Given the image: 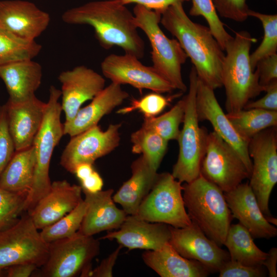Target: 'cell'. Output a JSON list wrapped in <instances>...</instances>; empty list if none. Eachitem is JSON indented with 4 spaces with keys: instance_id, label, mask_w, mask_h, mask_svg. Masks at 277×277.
Segmentation results:
<instances>
[{
    "instance_id": "6da1fadb",
    "label": "cell",
    "mask_w": 277,
    "mask_h": 277,
    "mask_svg": "<svg viewBox=\"0 0 277 277\" xmlns=\"http://www.w3.org/2000/svg\"><path fill=\"white\" fill-rule=\"evenodd\" d=\"M133 14L117 0L88 2L68 9L62 20L71 25H87L93 28L100 45L105 49L121 48L125 53L140 59L145 44L137 32Z\"/></svg>"
},
{
    "instance_id": "7a4b0ae2",
    "label": "cell",
    "mask_w": 277,
    "mask_h": 277,
    "mask_svg": "<svg viewBox=\"0 0 277 277\" xmlns=\"http://www.w3.org/2000/svg\"><path fill=\"white\" fill-rule=\"evenodd\" d=\"M160 23L176 37L198 78L213 90L221 87L224 51L209 28L192 21L181 2L166 8L162 13Z\"/></svg>"
},
{
    "instance_id": "3957f363",
    "label": "cell",
    "mask_w": 277,
    "mask_h": 277,
    "mask_svg": "<svg viewBox=\"0 0 277 277\" xmlns=\"http://www.w3.org/2000/svg\"><path fill=\"white\" fill-rule=\"evenodd\" d=\"M256 39L247 31L236 32L226 44L221 78L225 90V109L228 112L244 109L250 100L264 91L257 71L250 62V50Z\"/></svg>"
},
{
    "instance_id": "277c9868",
    "label": "cell",
    "mask_w": 277,
    "mask_h": 277,
    "mask_svg": "<svg viewBox=\"0 0 277 277\" xmlns=\"http://www.w3.org/2000/svg\"><path fill=\"white\" fill-rule=\"evenodd\" d=\"M183 186L184 205L191 222L218 245H223L233 219L224 192L201 173Z\"/></svg>"
},
{
    "instance_id": "5b68a950",
    "label": "cell",
    "mask_w": 277,
    "mask_h": 277,
    "mask_svg": "<svg viewBox=\"0 0 277 277\" xmlns=\"http://www.w3.org/2000/svg\"><path fill=\"white\" fill-rule=\"evenodd\" d=\"M61 96V90L51 86L43 123L33 144L35 158L33 182L25 201L24 212L31 211L51 188L50 161L54 148L64 135L61 121L62 109L58 102Z\"/></svg>"
},
{
    "instance_id": "8992f818",
    "label": "cell",
    "mask_w": 277,
    "mask_h": 277,
    "mask_svg": "<svg viewBox=\"0 0 277 277\" xmlns=\"http://www.w3.org/2000/svg\"><path fill=\"white\" fill-rule=\"evenodd\" d=\"M134 23L146 34L151 47L152 67L174 88L187 90L182 75V66L188 58L176 39L168 38L160 27L161 13L136 5Z\"/></svg>"
},
{
    "instance_id": "52a82bcc",
    "label": "cell",
    "mask_w": 277,
    "mask_h": 277,
    "mask_svg": "<svg viewBox=\"0 0 277 277\" xmlns=\"http://www.w3.org/2000/svg\"><path fill=\"white\" fill-rule=\"evenodd\" d=\"M188 93L184 97L185 113L183 126L177 138L179 152L173 166L172 175L181 183H188L200 175L204 156L208 132L199 125L195 106L198 76L195 68L191 69Z\"/></svg>"
},
{
    "instance_id": "ba28073f",
    "label": "cell",
    "mask_w": 277,
    "mask_h": 277,
    "mask_svg": "<svg viewBox=\"0 0 277 277\" xmlns=\"http://www.w3.org/2000/svg\"><path fill=\"white\" fill-rule=\"evenodd\" d=\"M100 251L98 240L77 231L71 236L49 243L47 260L35 276H89L91 262Z\"/></svg>"
},
{
    "instance_id": "9c48e42d",
    "label": "cell",
    "mask_w": 277,
    "mask_h": 277,
    "mask_svg": "<svg viewBox=\"0 0 277 277\" xmlns=\"http://www.w3.org/2000/svg\"><path fill=\"white\" fill-rule=\"evenodd\" d=\"M38 230L27 212L0 230V270L18 264H32L38 268L45 263L49 243Z\"/></svg>"
},
{
    "instance_id": "30bf717a",
    "label": "cell",
    "mask_w": 277,
    "mask_h": 277,
    "mask_svg": "<svg viewBox=\"0 0 277 277\" xmlns=\"http://www.w3.org/2000/svg\"><path fill=\"white\" fill-rule=\"evenodd\" d=\"M183 190L182 183L171 173H158L136 215L148 222L164 223L174 228L190 225L192 222L184 205Z\"/></svg>"
},
{
    "instance_id": "8fae6325",
    "label": "cell",
    "mask_w": 277,
    "mask_h": 277,
    "mask_svg": "<svg viewBox=\"0 0 277 277\" xmlns=\"http://www.w3.org/2000/svg\"><path fill=\"white\" fill-rule=\"evenodd\" d=\"M248 151L252 162L249 185L264 215L272 216L269 201L277 183L276 127L266 129L252 137L248 144Z\"/></svg>"
},
{
    "instance_id": "7c38bea8",
    "label": "cell",
    "mask_w": 277,
    "mask_h": 277,
    "mask_svg": "<svg viewBox=\"0 0 277 277\" xmlns=\"http://www.w3.org/2000/svg\"><path fill=\"white\" fill-rule=\"evenodd\" d=\"M200 173L224 193L234 189L250 177L238 153L214 131L207 135Z\"/></svg>"
},
{
    "instance_id": "4fadbf2b",
    "label": "cell",
    "mask_w": 277,
    "mask_h": 277,
    "mask_svg": "<svg viewBox=\"0 0 277 277\" xmlns=\"http://www.w3.org/2000/svg\"><path fill=\"white\" fill-rule=\"evenodd\" d=\"M121 126L122 123L110 124L104 131L96 125L71 137L62 153L60 165L74 174L78 164H93L96 160L109 154L118 146Z\"/></svg>"
},
{
    "instance_id": "5bb4252c",
    "label": "cell",
    "mask_w": 277,
    "mask_h": 277,
    "mask_svg": "<svg viewBox=\"0 0 277 277\" xmlns=\"http://www.w3.org/2000/svg\"><path fill=\"white\" fill-rule=\"evenodd\" d=\"M136 56L125 53L110 54L102 62L103 75L111 83L120 85L128 84L141 92L144 89L163 93L174 90L152 66L143 65Z\"/></svg>"
},
{
    "instance_id": "9a60e30c",
    "label": "cell",
    "mask_w": 277,
    "mask_h": 277,
    "mask_svg": "<svg viewBox=\"0 0 277 277\" xmlns=\"http://www.w3.org/2000/svg\"><path fill=\"white\" fill-rule=\"evenodd\" d=\"M170 244L182 256L197 261L209 272H219L230 260L228 252L209 238L194 223L186 227L171 226Z\"/></svg>"
},
{
    "instance_id": "2e32d148",
    "label": "cell",
    "mask_w": 277,
    "mask_h": 277,
    "mask_svg": "<svg viewBox=\"0 0 277 277\" xmlns=\"http://www.w3.org/2000/svg\"><path fill=\"white\" fill-rule=\"evenodd\" d=\"M195 106L199 121H208L214 131L238 153L251 173L252 162L248 151V144L237 133L221 107L214 90L198 78Z\"/></svg>"
},
{
    "instance_id": "e0dca14e",
    "label": "cell",
    "mask_w": 277,
    "mask_h": 277,
    "mask_svg": "<svg viewBox=\"0 0 277 277\" xmlns=\"http://www.w3.org/2000/svg\"><path fill=\"white\" fill-rule=\"evenodd\" d=\"M58 79L62 84L61 106L65 122L71 120L83 103L91 100L105 85L103 76L83 65L62 72Z\"/></svg>"
},
{
    "instance_id": "ac0fdd59",
    "label": "cell",
    "mask_w": 277,
    "mask_h": 277,
    "mask_svg": "<svg viewBox=\"0 0 277 277\" xmlns=\"http://www.w3.org/2000/svg\"><path fill=\"white\" fill-rule=\"evenodd\" d=\"M171 226L143 220L136 215H127L119 228L109 231L101 238L115 240L120 246L129 250H154L169 243Z\"/></svg>"
},
{
    "instance_id": "d6986e66",
    "label": "cell",
    "mask_w": 277,
    "mask_h": 277,
    "mask_svg": "<svg viewBox=\"0 0 277 277\" xmlns=\"http://www.w3.org/2000/svg\"><path fill=\"white\" fill-rule=\"evenodd\" d=\"M50 21L49 14L31 2L0 1V26L22 38L35 41Z\"/></svg>"
},
{
    "instance_id": "ffe728a7",
    "label": "cell",
    "mask_w": 277,
    "mask_h": 277,
    "mask_svg": "<svg viewBox=\"0 0 277 277\" xmlns=\"http://www.w3.org/2000/svg\"><path fill=\"white\" fill-rule=\"evenodd\" d=\"M224 195L232 217L252 238L269 239L277 235L276 228L267 221L248 182L241 183Z\"/></svg>"
},
{
    "instance_id": "44dd1931",
    "label": "cell",
    "mask_w": 277,
    "mask_h": 277,
    "mask_svg": "<svg viewBox=\"0 0 277 277\" xmlns=\"http://www.w3.org/2000/svg\"><path fill=\"white\" fill-rule=\"evenodd\" d=\"M81 186L65 180L54 181L49 192L28 213L35 227L41 230L71 211L83 199Z\"/></svg>"
},
{
    "instance_id": "7402d4cb",
    "label": "cell",
    "mask_w": 277,
    "mask_h": 277,
    "mask_svg": "<svg viewBox=\"0 0 277 277\" xmlns=\"http://www.w3.org/2000/svg\"><path fill=\"white\" fill-rule=\"evenodd\" d=\"M5 106L9 130L15 150L32 146L43 123L46 103L34 95L20 103L7 101Z\"/></svg>"
},
{
    "instance_id": "603a6c76",
    "label": "cell",
    "mask_w": 277,
    "mask_h": 277,
    "mask_svg": "<svg viewBox=\"0 0 277 277\" xmlns=\"http://www.w3.org/2000/svg\"><path fill=\"white\" fill-rule=\"evenodd\" d=\"M87 209L81 226L80 233L94 235L104 231H111L120 228L127 214L118 208L114 202L113 189L101 190L95 193L83 191Z\"/></svg>"
},
{
    "instance_id": "cb8c5ba5",
    "label": "cell",
    "mask_w": 277,
    "mask_h": 277,
    "mask_svg": "<svg viewBox=\"0 0 277 277\" xmlns=\"http://www.w3.org/2000/svg\"><path fill=\"white\" fill-rule=\"evenodd\" d=\"M129 97L121 85L111 83L97 93L75 116L63 124L64 135L71 137L97 125L103 117L110 113Z\"/></svg>"
},
{
    "instance_id": "d4e9b609",
    "label": "cell",
    "mask_w": 277,
    "mask_h": 277,
    "mask_svg": "<svg viewBox=\"0 0 277 277\" xmlns=\"http://www.w3.org/2000/svg\"><path fill=\"white\" fill-rule=\"evenodd\" d=\"M42 77L41 65L32 60H24L0 65V78L9 94L8 102L17 103L35 95Z\"/></svg>"
},
{
    "instance_id": "484cf974",
    "label": "cell",
    "mask_w": 277,
    "mask_h": 277,
    "mask_svg": "<svg viewBox=\"0 0 277 277\" xmlns=\"http://www.w3.org/2000/svg\"><path fill=\"white\" fill-rule=\"evenodd\" d=\"M131 169V177L122 184L112 198L127 215H136L140 204L150 191L158 173L142 155L132 163Z\"/></svg>"
},
{
    "instance_id": "4316f807",
    "label": "cell",
    "mask_w": 277,
    "mask_h": 277,
    "mask_svg": "<svg viewBox=\"0 0 277 277\" xmlns=\"http://www.w3.org/2000/svg\"><path fill=\"white\" fill-rule=\"evenodd\" d=\"M144 263L161 277H205L209 271L196 261L180 255L170 244L154 250H145Z\"/></svg>"
},
{
    "instance_id": "83f0119b",
    "label": "cell",
    "mask_w": 277,
    "mask_h": 277,
    "mask_svg": "<svg viewBox=\"0 0 277 277\" xmlns=\"http://www.w3.org/2000/svg\"><path fill=\"white\" fill-rule=\"evenodd\" d=\"M35 164L33 145L16 151L0 176V188L28 194L33 182Z\"/></svg>"
},
{
    "instance_id": "f1b7e54d",
    "label": "cell",
    "mask_w": 277,
    "mask_h": 277,
    "mask_svg": "<svg viewBox=\"0 0 277 277\" xmlns=\"http://www.w3.org/2000/svg\"><path fill=\"white\" fill-rule=\"evenodd\" d=\"M230 260L250 266H261L268 256L254 243L249 231L241 224L230 225L224 244Z\"/></svg>"
},
{
    "instance_id": "f546056e",
    "label": "cell",
    "mask_w": 277,
    "mask_h": 277,
    "mask_svg": "<svg viewBox=\"0 0 277 277\" xmlns=\"http://www.w3.org/2000/svg\"><path fill=\"white\" fill-rule=\"evenodd\" d=\"M226 115L237 133L247 143L260 132L277 126L275 111L243 109Z\"/></svg>"
},
{
    "instance_id": "4dcf8cb0",
    "label": "cell",
    "mask_w": 277,
    "mask_h": 277,
    "mask_svg": "<svg viewBox=\"0 0 277 277\" xmlns=\"http://www.w3.org/2000/svg\"><path fill=\"white\" fill-rule=\"evenodd\" d=\"M132 152L141 154L157 170L166 152L168 141L152 129L142 126L130 135Z\"/></svg>"
},
{
    "instance_id": "1f68e13d",
    "label": "cell",
    "mask_w": 277,
    "mask_h": 277,
    "mask_svg": "<svg viewBox=\"0 0 277 277\" xmlns=\"http://www.w3.org/2000/svg\"><path fill=\"white\" fill-rule=\"evenodd\" d=\"M41 49V45L35 41L22 38L0 26V65L32 60Z\"/></svg>"
},
{
    "instance_id": "d6a6232c",
    "label": "cell",
    "mask_w": 277,
    "mask_h": 277,
    "mask_svg": "<svg viewBox=\"0 0 277 277\" xmlns=\"http://www.w3.org/2000/svg\"><path fill=\"white\" fill-rule=\"evenodd\" d=\"M185 113L184 97L179 101L168 111L153 117H144L142 126L154 131L166 140H177Z\"/></svg>"
},
{
    "instance_id": "836d02e7",
    "label": "cell",
    "mask_w": 277,
    "mask_h": 277,
    "mask_svg": "<svg viewBox=\"0 0 277 277\" xmlns=\"http://www.w3.org/2000/svg\"><path fill=\"white\" fill-rule=\"evenodd\" d=\"M86 209L87 204L83 199L71 211L41 229L42 238L46 242L50 243L73 235L81 226Z\"/></svg>"
},
{
    "instance_id": "e575fe53",
    "label": "cell",
    "mask_w": 277,
    "mask_h": 277,
    "mask_svg": "<svg viewBox=\"0 0 277 277\" xmlns=\"http://www.w3.org/2000/svg\"><path fill=\"white\" fill-rule=\"evenodd\" d=\"M248 16L259 19L262 25L264 35L258 47L250 54V62L253 70L261 60L276 53L277 52V14H267L249 9Z\"/></svg>"
},
{
    "instance_id": "d590c367",
    "label": "cell",
    "mask_w": 277,
    "mask_h": 277,
    "mask_svg": "<svg viewBox=\"0 0 277 277\" xmlns=\"http://www.w3.org/2000/svg\"><path fill=\"white\" fill-rule=\"evenodd\" d=\"M192 6L189 11L191 16H202L208 24L213 35L224 51L227 43L232 38L225 30L220 20L212 0H191Z\"/></svg>"
},
{
    "instance_id": "8d00e7d4",
    "label": "cell",
    "mask_w": 277,
    "mask_h": 277,
    "mask_svg": "<svg viewBox=\"0 0 277 277\" xmlns=\"http://www.w3.org/2000/svg\"><path fill=\"white\" fill-rule=\"evenodd\" d=\"M27 193L14 192L0 188V230L16 222L24 212Z\"/></svg>"
},
{
    "instance_id": "74e56055",
    "label": "cell",
    "mask_w": 277,
    "mask_h": 277,
    "mask_svg": "<svg viewBox=\"0 0 277 277\" xmlns=\"http://www.w3.org/2000/svg\"><path fill=\"white\" fill-rule=\"evenodd\" d=\"M177 96V95H174L166 97L161 93L153 92L138 100L133 98L128 106L119 109L116 113L125 114L138 110L143 114L144 117L156 116L160 114Z\"/></svg>"
},
{
    "instance_id": "f35d334b",
    "label": "cell",
    "mask_w": 277,
    "mask_h": 277,
    "mask_svg": "<svg viewBox=\"0 0 277 277\" xmlns=\"http://www.w3.org/2000/svg\"><path fill=\"white\" fill-rule=\"evenodd\" d=\"M15 151L9 130L6 106L0 105V176Z\"/></svg>"
},
{
    "instance_id": "ab89813d",
    "label": "cell",
    "mask_w": 277,
    "mask_h": 277,
    "mask_svg": "<svg viewBox=\"0 0 277 277\" xmlns=\"http://www.w3.org/2000/svg\"><path fill=\"white\" fill-rule=\"evenodd\" d=\"M216 11L223 17L238 22L246 21L249 10L246 0H212Z\"/></svg>"
},
{
    "instance_id": "60d3db41",
    "label": "cell",
    "mask_w": 277,
    "mask_h": 277,
    "mask_svg": "<svg viewBox=\"0 0 277 277\" xmlns=\"http://www.w3.org/2000/svg\"><path fill=\"white\" fill-rule=\"evenodd\" d=\"M220 277H261L265 272L261 266L245 265L229 260L220 269Z\"/></svg>"
},
{
    "instance_id": "b9f144b4",
    "label": "cell",
    "mask_w": 277,
    "mask_h": 277,
    "mask_svg": "<svg viewBox=\"0 0 277 277\" xmlns=\"http://www.w3.org/2000/svg\"><path fill=\"white\" fill-rule=\"evenodd\" d=\"M255 70L258 74L259 84L263 87L277 80V54H272L259 61Z\"/></svg>"
},
{
    "instance_id": "7bdbcfd3",
    "label": "cell",
    "mask_w": 277,
    "mask_h": 277,
    "mask_svg": "<svg viewBox=\"0 0 277 277\" xmlns=\"http://www.w3.org/2000/svg\"><path fill=\"white\" fill-rule=\"evenodd\" d=\"M265 95L254 101H249L244 109H260L277 111V80L264 87Z\"/></svg>"
},
{
    "instance_id": "ee69618b",
    "label": "cell",
    "mask_w": 277,
    "mask_h": 277,
    "mask_svg": "<svg viewBox=\"0 0 277 277\" xmlns=\"http://www.w3.org/2000/svg\"><path fill=\"white\" fill-rule=\"evenodd\" d=\"M122 248L120 246L103 259L100 264L91 270L89 277H111L113 276V269L117 259L120 250Z\"/></svg>"
},
{
    "instance_id": "f6af8a7d",
    "label": "cell",
    "mask_w": 277,
    "mask_h": 277,
    "mask_svg": "<svg viewBox=\"0 0 277 277\" xmlns=\"http://www.w3.org/2000/svg\"><path fill=\"white\" fill-rule=\"evenodd\" d=\"M123 5L135 3L149 9L162 13L169 6L176 3L189 1L190 0H117Z\"/></svg>"
},
{
    "instance_id": "bcb514c9",
    "label": "cell",
    "mask_w": 277,
    "mask_h": 277,
    "mask_svg": "<svg viewBox=\"0 0 277 277\" xmlns=\"http://www.w3.org/2000/svg\"><path fill=\"white\" fill-rule=\"evenodd\" d=\"M38 267L32 264H18L4 269L7 277H29L32 276Z\"/></svg>"
},
{
    "instance_id": "7dc6e473",
    "label": "cell",
    "mask_w": 277,
    "mask_h": 277,
    "mask_svg": "<svg viewBox=\"0 0 277 277\" xmlns=\"http://www.w3.org/2000/svg\"><path fill=\"white\" fill-rule=\"evenodd\" d=\"M80 182L82 190L90 193L102 190L104 185L103 179L95 170L88 177Z\"/></svg>"
},
{
    "instance_id": "c3c4849f",
    "label": "cell",
    "mask_w": 277,
    "mask_h": 277,
    "mask_svg": "<svg viewBox=\"0 0 277 277\" xmlns=\"http://www.w3.org/2000/svg\"><path fill=\"white\" fill-rule=\"evenodd\" d=\"M277 261V249L273 247L268 253V256L263 263L267 268L270 277H276V264Z\"/></svg>"
},
{
    "instance_id": "681fc988",
    "label": "cell",
    "mask_w": 277,
    "mask_h": 277,
    "mask_svg": "<svg viewBox=\"0 0 277 277\" xmlns=\"http://www.w3.org/2000/svg\"><path fill=\"white\" fill-rule=\"evenodd\" d=\"M94 170L93 164L84 163L76 166L74 174L81 181L88 177Z\"/></svg>"
},
{
    "instance_id": "f907efd6",
    "label": "cell",
    "mask_w": 277,
    "mask_h": 277,
    "mask_svg": "<svg viewBox=\"0 0 277 277\" xmlns=\"http://www.w3.org/2000/svg\"><path fill=\"white\" fill-rule=\"evenodd\" d=\"M1 276H5V272L4 269L3 270H0V277Z\"/></svg>"
},
{
    "instance_id": "816d5d0a",
    "label": "cell",
    "mask_w": 277,
    "mask_h": 277,
    "mask_svg": "<svg viewBox=\"0 0 277 277\" xmlns=\"http://www.w3.org/2000/svg\"><path fill=\"white\" fill-rule=\"evenodd\" d=\"M275 1H276V0H275Z\"/></svg>"
}]
</instances>
